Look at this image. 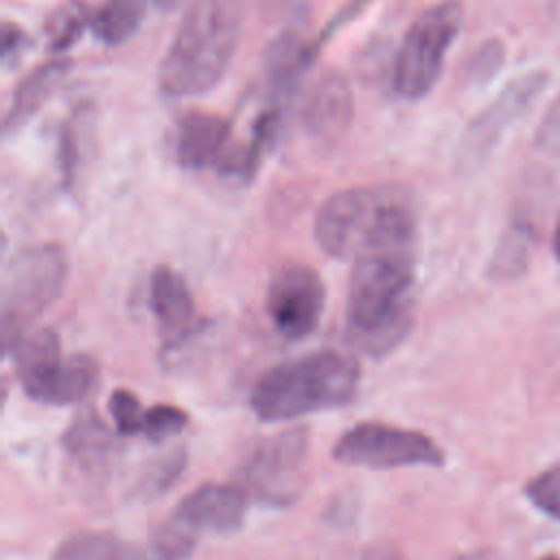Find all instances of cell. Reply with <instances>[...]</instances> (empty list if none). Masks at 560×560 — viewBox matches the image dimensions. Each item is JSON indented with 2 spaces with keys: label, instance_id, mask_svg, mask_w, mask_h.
I'll list each match as a JSON object with an SVG mask.
<instances>
[{
  "label": "cell",
  "instance_id": "1",
  "mask_svg": "<svg viewBox=\"0 0 560 560\" xmlns=\"http://www.w3.org/2000/svg\"><path fill=\"white\" fill-rule=\"evenodd\" d=\"M418 210L411 190L396 182L354 186L330 195L317 210L313 234L335 258L411 252Z\"/></svg>",
  "mask_w": 560,
  "mask_h": 560
},
{
  "label": "cell",
  "instance_id": "2",
  "mask_svg": "<svg viewBox=\"0 0 560 560\" xmlns=\"http://www.w3.org/2000/svg\"><path fill=\"white\" fill-rule=\"evenodd\" d=\"M411 252H381L357 258L348 282V341L370 357L394 350L411 328Z\"/></svg>",
  "mask_w": 560,
  "mask_h": 560
},
{
  "label": "cell",
  "instance_id": "3",
  "mask_svg": "<svg viewBox=\"0 0 560 560\" xmlns=\"http://www.w3.org/2000/svg\"><path fill=\"white\" fill-rule=\"evenodd\" d=\"M241 28V0H192L160 63L162 94L186 98L212 90L236 52Z\"/></svg>",
  "mask_w": 560,
  "mask_h": 560
},
{
  "label": "cell",
  "instance_id": "4",
  "mask_svg": "<svg viewBox=\"0 0 560 560\" xmlns=\"http://www.w3.org/2000/svg\"><path fill=\"white\" fill-rule=\"evenodd\" d=\"M354 359L319 350L302 359L278 363L260 374L252 387V409L265 422H284L298 416L346 405L357 389Z\"/></svg>",
  "mask_w": 560,
  "mask_h": 560
},
{
  "label": "cell",
  "instance_id": "5",
  "mask_svg": "<svg viewBox=\"0 0 560 560\" xmlns=\"http://www.w3.org/2000/svg\"><path fill=\"white\" fill-rule=\"evenodd\" d=\"M66 278L68 256L57 243L31 245L13 256L2 284V339L7 348L52 306Z\"/></svg>",
  "mask_w": 560,
  "mask_h": 560
},
{
  "label": "cell",
  "instance_id": "6",
  "mask_svg": "<svg viewBox=\"0 0 560 560\" xmlns=\"http://www.w3.org/2000/svg\"><path fill=\"white\" fill-rule=\"evenodd\" d=\"M9 350H13L18 381L33 400L70 405L96 383V361L83 352L63 357L59 337L50 328L24 332Z\"/></svg>",
  "mask_w": 560,
  "mask_h": 560
},
{
  "label": "cell",
  "instance_id": "7",
  "mask_svg": "<svg viewBox=\"0 0 560 560\" xmlns=\"http://www.w3.org/2000/svg\"><path fill=\"white\" fill-rule=\"evenodd\" d=\"M462 22V2L442 0L424 9L409 24L392 68V83L398 96L418 101L433 90Z\"/></svg>",
  "mask_w": 560,
  "mask_h": 560
},
{
  "label": "cell",
  "instance_id": "8",
  "mask_svg": "<svg viewBox=\"0 0 560 560\" xmlns=\"http://www.w3.org/2000/svg\"><path fill=\"white\" fill-rule=\"evenodd\" d=\"M332 455L350 466H442V448L424 433L385 422H359L335 444Z\"/></svg>",
  "mask_w": 560,
  "mask_h": 560
},
{
  "label": "cell",
  "instance_id": "9",
  "mask_svg": "<svg viewBox=\"0 0 560 560\" xmlns=\"http://www.w3.org/2000/svg\"><path fill=\"white\" fill-rule=\"evenodd\" d=\"M308 429L295 427L262 440L241 464L238 477L245 492L267 503H291L302 488L308 455Z\"/></svg>",
  "mask_w": 560,
  "mask_h": 560
},
{
  "label": "cell",
  "instance_id": "10",
  "mask_svg": "<svg viewBox=\"0 0 560 560\" xmlns=\"http://www.w3.org/2000/svg\"><path fill=\"white\" fill-rule=\"evenodd\" d=\"M547 83L549 72L545 70H532L512 79L464 129L457 144V162L462 166L481 164L501 142L503 133L529 112Z\"/></svg>",
  "mask_w": 560,
  "mask_h": 560
},
{
  "label": "cell",
  "instance_id": "11",
  "mask_svg": "<svg viewBox=\"0 0 560 560\" xmlns=\"http://www.w3.org/2000/svg\"><path fill=\"white\" fill-rule=\"evenodd\" d=\"M324 300V282L311 265L287 260L271 271L267 313L280 335L289 339L311 335L322 319Z\"/></svg>",
  "mask_w": 560,
  "mask_h": 560
},
{
  "label": "cell",
  "instance_id": "12",
  "mask_svg": "<svg viewBox=\"0 0 560 560\" xmlns=\"http://www.w3.org/2000/svg\"><path fill=\"white\" fill-rule=\"evenodd\" d=\"M354 116V92L348 77L339 70L324 72L311 88L304 107L302 122L311 140L332 147L343 140Z\"/></svg>",
  "mask_w": 560,
  "mask_h": 560
},
{
  "label": "cell",
  "instance_id": "13",
  "mask_svg": "<svg viewBox=\"0 0 560 560\" xmlns=\"http://www.w3.org/2000/svg\"><path fill=\"white\" fill-rule=\"evenodd\" d=\"M149 306L158 319L160 337L166 348L182 346L203 326L197 317L188 282L179 271L166 265L155 267L151 273Z\"/></svg>",
  "mask_w": 560,
  "mask_h": 560
},
{
  "label": "cell",
  "instance_id": "14",
  "mask_svg": "<svg viewBox=\"0 0 560 560\" xmlns=\"http://www.w3.org/2000/svg\"><path fill=\"white\" fill-rule=\"evenodd\" d=\"M232 122L214 112L190 109L177 118L175 160L179 166L199 171L219 166L225 158Z\"/></svg>",
  "mask_w": 560,
  "mask_h": 560
},
{
  "label": "cell",
  "instance_id": "15",
  "mask_svg": "<svg viewBox=\"0 0 560 560\" xmlns=\"http://www.w3.org/2000/svg\"><path fill=\"white\" fill-rule=\"evenodd\" d=\"M245 508L247 492L241 483H203L186 494L173 514L195 532L228 534L241 527Z\"/></svg>",
  "mask_w": 560,
  "mask_h": 560
},
{
  "label": "cell",
  "instance_id": "16",
  "mask_svg": "<svg viewBox=\"0 0 560 560\" xmlns=\"http://www.w3.org/2000/svg\"><path fill=\"white\" fill-rule=\"evenodd\" d=\"M70 68V59H48L18 81L7 114L2 118V133L7 138L22 129L44 107V103L57 90Z\"/></svg>",
  "mask_w": 560,
  "mask_h": 560
},
{
  "label": "cell",
  "instance_id": "17",
  "mask_svg": "<svg viewBox=\"0 0 560 560\" xmlns=\"http://www.w3.org/2000/svg\"><path fill=\"white\" fill-rule=\"evenodd\" d=\"M311 63L306 42L300 39L295 31H284L271 42L265 55L267 83L271 92H276L280 98L289 94Z\"/></svg>",
  "mask_w": 560,
  "mask_h": 560
},
{
  "label": "cell",
  "instance_id": "18",
  "mask_svg": "<svg viewBox=\"0 0 560 560\" xmlns=\"http://www.w3.org/2000/svg\"><path fill=\"white\" fill-rule=\"evenodd\" d=\"M144 13L147 0H103L90 11V31L101 44L118 46L140 28Z\"/></svg>",
  "mask_w": 560,
  "mask_h": 560
},
{
  "label": "cell",
  "instance_id": "19",
  "mask_svg": "<svg viewBox=\"0 0 560 560\" xmlns=\"http://www.w3.org/2000/svg\"><path fill=\"white\" fill-rule=\"evenodd\" d=\"M50 560H151L144 551L103 532H81L61 540Z\"/></svg>",
  "mask_w": 560,
  "mask_h": 560
},
{
  "label": "cell",
  "instance_id": "20",
  "mask_svg": "<svg viewBox=\"0 0 560 560\" xmlns=\"http://www.w3.org/2000/svg\"><path fill=\"white\" fill-rule=\"evenodd\" d=\"M63 446L74 462L85 468L101 466L112 448V435L107 433L103 420L92 411L79 413L63 433Z\"/></svg>",
  "mask_w": 560,
  "mask_h": 560
},
{
  "label": "cell",
  "instance_id": "21",
  "mask_svg": "<svg viewBox=\"0 0 560 560\" xmlns=\"http://www.w3.org/2000/svg\"><path fill=\"white\" fill-rule=\"evenodd\" d=\"M534 241V230L527 221H514L499 241V247L492 256L490 271L499 278H514L527 267L529 247Z\"/></svg>",
  "mask_w": 560,
  "mask_h": 560
},
{
  "label": "cell",
  "instance_id": "22",
  "mask_svg": "<svg viewBox=\"0 0 560 560\" xmlns=\"http://www.w3.org/2000/svg\"><path fill=\"white\" fill-rule=\"evenodd\" d=\"M195 540L197 532L173 514L168 521L153 527L151 551L158 560H184L190 556Z\"/></svg>",
  "mask_w": 560,
  "mask_h": 560
},
{
  "label": "cell",
  "instance_id": "23",
  "mask_svg": "<svg viewBox=\"0 0 560 560\" xmlns=\"http://www.w3.org/2000/svg\"><path fill=\"white\" fill-rule=\"evenodd\" d=\"M527 499L553 521H560V464L532 477L525 486Z\"/></svg>",
  "mask_w": 560,
  "mask_h": 560
},
{
  "label": "cell",
  "instance_id": "24",
  "mask_svg": "<svg viewBox=\"0 0 560 560\" xmlns=\"http://www.w3.org/2000/svg\"><path fill=\"white\" fill-rule=\"evenodd\" d=\"M188 424V416L184 409L175 405H153L144 411L142 433L151 442H164L177 435Z\"/></svg>",
  "mask_w": 560,
  "mask_h": 560
},
{
  "label": "cell",
  "instance_id": "25",
  "mask_svg": "<svg viewBox=\"0 0 560 560\" xmlns=\"http://www.w3.org/2000/svg\"><path fill=\"white\" fill-rule=\"evenodd\" d=\"M90 26V11L81 4H68L57 20L52 22L50 28V44L48 48L52 52H63L66 48H70L83 33V28Z\"/></svg>",
  "mask_w": 560,
  "mask_h": 560
},
{
  "label": "cell",
  "instance_id": "26",
  "mask_svg": "<svg viewBox=\"0 0 560 560\" xmlns=\"http://www.w3.org/2000/svg\"><path fill=\"white\" fill-rule=\"evenodd\" d=\"M505 61V46L501 39L483 42L466 61L464 77L468 83H486L490 81Z\"/></svg>",
  "mask_w": 560,
  "mask_h": 560
},
{
  "label": "cell",
  "instance_id": "27",
  "mask_svg": "<svg viewBox=\"0 0 560 560\" xmlns=\"http://www.w3.org/2000/svg\"><path fill=\"white\" fill-rule=\"evenodd\" d=\"M109 416L122 435L142 433V418L144 411L140 407V400L129 389H114L109 396Z\"/></svg>",
  "mask_w": 560,
  "mask_h": 560
},
{
  "label": "cell",
  "instance_id": "28",
  "mask_svg": "<svg viewBox=\"0 0 560 560\" xmlns=\"http://www.w3.org/2000/svg\"><path fill=\"white\" fill-rule=\"evenodd\" d=\"M79 136L74 131V120H66L59 129V142H57V164L61 173V182L66 188H72L79 175Z\"/></svg>",
  "mask_w": 560,
  "mask_h": 560
},
{
  "label": "cell",
  "instance_id": "29",
  "mask_svg": "<svg viewBox=\"0 0 560 560\" xmlns=\"http://www.w3.org/2000/svg\"><path fill=\"white\" fill-rule=\"evenodd\" d=\"M370 2H372V0H348V2L326 22V24L319 28V33H317L311 42H306L311 61H315V57L322 52V48H324L346 24H350L357 15H361L363 9H365Z\"/></svg>",
  "mask_w": 560,
  "mask_h": 560
},
{
  "label": "cell",
  "instance_id": "30",
  "mask_svg": "<svg viewBox=\"0 0 560 560\" xmlns=\"http://www.w3.org/2000/svg\"><path fill=\"white\" fill-rule=\"evenodd\" d=\"M256 11L273 24L298 26L306 22L308 0H252Z\"/></svg>",
  "mask_w": 560,
  "mask_h": 560
},
{
  "label": "cell",
  "instance_id": "31",
  "mask_svg": "<svg viewBox=\"0 0 560 560\" xmlns=\"http://www.w3.org/2000/svg\"><path fill=\"white\" fill-rule=\"evenodd\" d=\"M186 466V453L184 451H175L166 457H162L160 462H155V466L147 472V477L142 479L140 488L147 494H155V492H164L184 470Z\"/></svg>",
  "mask_w": 560,
  "mask_h": 560
},
{
  "label": "cell",
  "instance_id": "32",
  "mask_svg": "<svg viewBox=\"0 0 560 560\" xmlns=\"http://www.w3.org/2000/svg\"><path fill=\"white\" fill-rule=\"evenodd\" d=\"M534 147L545 155L560 160V96L545 112L534 133Z\"/></svg>",
  "mask_w": 560,
  "mask_h": 560
},
{
  "label": "cell",
  "instance_id": "33",
  "mask_svg": "<svg viewBox=\"0 0 560 560\" xmlns=\"http://www.w3.org/2000/svg\"><path fill=\"white\" fill-rule=\"evenodd\" d=\"M28 46V35L22 26H18L11 20L2 22V61L9 63V59L18 57Z\"/></svg>",
  "mask_w": 560,
  "mask_h": 560
},
{
  "label": "cell",
  "instance_id": "34",
  "mask_svg": "<svg viewBox=\"0 0 560 560\" xmlns=\"http://www.w3.org/2000/svg\"><path fill=\"white\" fill-rule=\"evenodd\" d=\"M361 560H407V558H405L402 551L396 549L394 545H389V542H376V545L365 547Z\"/></svg>",
  "mask_w": 560,
  "mask_h": 560
},
{
  "label": "cell",
  "instance_id": "35",
  "mask_svg": "<svg viewBox=\"0 0 560 560\" xmlns=\"http://www.w3.org/2000/svg\"><path fill=\"white\" fill-rule=\"evenodd\" d=\"M457 560H497L490 551H475V553H466V556H459Z\"/></svg>",
  "mask_w": 560,
  "mask_h": 560
},
{
  "label": "cell",
  "instance_id": "36",
  "mask_svg": "<svg viewBox=\"0 0 560 560\" xmlns=\"http://www.w3.org/2000/svg\"><path fill=\"white\" fill-rule=\"evenodd\" d=\"M553 256L560 265V219H558V225H556V232H553Z\"/></svg>",
  "mask_w": 560,
  "mask_h": 560
},
{
  "label": "cell",
  "instance_id": "37",
  "mask_svg": "<svg viewBox=\"0 0 560 560\" xmlns=\"http://www.w3.org/2000/svg\"><path fill=\"white\" fill-rule=\"evenodd\" d=\"M153 2H155V4H158V7H160V9H164V11H168V9H173V7H175V4H177V2H179V0H153Z\"/></svg>",
  "mask_w": 560,
  "mask_h": 560
},
{
  "label": "cell",
  "instance_id": "38",
  "mask_svg": "<svg viewBox=\"0 0 560 560\" xmlns=\"http://www.w3.org/2000/svg\"><path fill=\"white\" fill-rule=\"evenodd\" d=\"M540 560H560V558H558V556H553V553H547V556H542Z\"/></svg>",
  "mask_w": 560,
  "mask_h": 560
}]
</instances>
